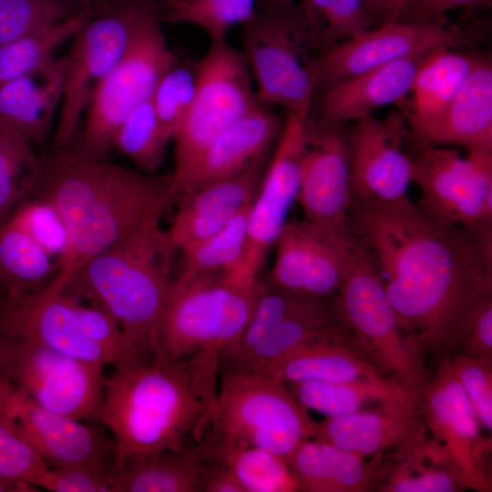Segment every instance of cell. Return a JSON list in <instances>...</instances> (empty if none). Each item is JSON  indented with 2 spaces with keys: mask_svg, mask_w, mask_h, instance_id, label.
Returning a JSON list of instances; mask_svg holds the SVG:
<instances>
[{
  "mask_svg": "<svg viewBox=\"0 0 492 492\" xmlns=\"http://www.w3.org/2000/svg\"><path fill=\"white\" fill-rule=\"evenodd\" d=\"M1 383H2V378H1V376H0V386H1Z\"/></svg>",
  "mask_w": 492,
  "mask_h": 492,
  "instance_id": "cell-57",
  "label": "cell"
},
{
  "mask_svg": "<svg viewBox=\"0 0 492 492\" xmlns=\"http://www.w3.org/2000/svg\"><path fill=\"white\" fill-rule=\"evenodd\" d=\"M33 193L49 200L66 224L69 244L56 273L68 282L93 257L159 224L173 202L170 175L136 171L68 147L40 161Z\"/></svg>",
  "mask_w": 492,
  "mask_h": 492,
  "instance_id": "cell-3",
  "label": "cell"
},
{
  "mask_svg": "<svg viewBox=\"0 0 492 492\" xmlns=\"http://www.w3.org/2000/svg\"><path fill=\"white\" fill-rule=\"evenodd\" d=\"M207 462L201 443L128 459L118 469V492H199Z\"/></svg>",
  "mask_w": 492,
  "mask_h": 492,
  "instance_id": "cell-30",
  "label": "cell"
},
{
  "mask_svg": "<svg viewBox=\"0 0 492 492\" xmlns=\"http://www.w3.org/2000/svg\"><path fill=\"white\" fill-rule=\"evenodd\" d=\"M215 405L203 441L253 446L285 461L317 422L286 384L267 373L240 365H220Z\"/></svg>",
  "mask_w": 492,
  "mask_h": 492,
  "instance_id": "cell-7",
  "label": "cell"
},
{
  "mask_svg": "<svg viewBox=\"0 0 492 492\" xmlns=\"http://www.w3.org/2000/svg\"><path fill=\"white\" fill-rule=\"evenodd\" d=\"M32 142L0 121V223L34 192L40 175V160Z\"/></svg>",
  "mask_w": 492,
  "mask_h": 492,
  "instance_id": "cell-40",
  "label": "cell"
},
{
  "mask_svg": "<svg viewBox=\"0 0 492 492\" xmlns=\"http://www.w3.org/2000/svg\"><path fill=\"white\" fill-rule=\"evenodd\" d=\"M56 273L43 288L0 298V336L30 340L65 355L117 367L139 358L115 320L100 307L85 305Z\"/></svg>",
  "mask_w": 492,
  "mask_h": 492,
  "instance_id": "cell-6",
  "label": "cell"
},
{
  "mask_svg": "<svg viewBox=\"0 0 492 492\" xmlns=\"http://www.w3.org/2000/svg\"><path fill=\"white\" fill-rule=\"evenodd\" d=\"M286 462L299 491L335 492L319 440H304L293 450Z\"/></svg>",
  "mask_w": 492,
  "mask_h": 492,
  "instance_id": "cell-50",
  "label": "cell"
},
{
  "mask_svg": "<svg viewBox=\"0 0 492 492\" xmlns=\"http://www.w3.org/2000/svg\"><path fill=\"white\" fill-rule=\"evenodd\" d=\"M118 476L116 465L48 467L34 487L52 492H118Z\"/></svg>",
  "mask_w": 492,
  "mask_h": 492,
  "instance_id": "cell-47",
  "label": "cell"
},
{
  "mask_svg": "<svg viewBox=\"0 0 492 492\" xmlns=\"http://www.w3.org/2000/svg\"><path fill=\"white\" fill-rule=\"evenodd\" d=\"M299 4L311 47L319 55L373 25L365 0H302Z\"/></svg>",
  "mask_w": 492,
  "mask_h": 492,
  "instance_id": "cell-37",
  "label": "cell"
},
{
  "mask_svg": "<svg viewBox=\"0 0 492 492\" xmlns=\"http://www.w3.org/2000/svg\"><path fill=\"white\" fill-rule=\"evenodd\" d=\"M196 82V63L179 58L163 75L153 93L155 113L172 140L192 104Z\"/></svg>",
  "mask_w": 492,
  "mask_h": 492,
  "instance_id": "cell-44",
  "label": "cell"
},
{
  "mask_svg": "<svg viewBox=\"0 0 492 492\" xmlns=\"http://www.w3.org/2000/svg\"><path fill=\"white\" fill-rule=\"evenodd\" d=\"M261 281L241 266L172 280L161 314V356L179 360L202 352L221 360L237 347L250 320Z\"/></svg>",
  "mask_w": 492,
  "mask_h": 492,
  "instance_id": "cell-5",
  "label": "cell"
},
{
  "mask_svg": "<svg viewBox=\"0 0 492 492\" xmlns=\"http://www.w3.org/2000/svg\"><path fill=\"white\" fill-rule=\"evenodd\" d=\"M307 409L337 417L388 404L419 405L418 398L391 379L350 383L301 382L286 384Z\"/></svg>",
  "mask_w": 492,
  "mask_h": 492,
  "instance_id": "cell-32",
  "label": "cell"
},
{
  "mask_svg": "<svg viewBox=\"0 0 492 492\" xmlns=\"http://www.w3.org/2000/svg\"><path fill=\"white\" fill-rule=\"evenodd\" d=\"M339 326L333 298L329 303L322 307L283 319L240 361L223 364L258 369L333 333Z\"/></svg>",
  "mask_w": 492,
  "mask_h": 492,
  "instance_id": "cell-34",
  "label": "cell"
},
{
  "mask_svg": "<svg viewBox=\"0 0 492 492\" xmlns=\"http://www.w3.org/2000/svg\"><path fill=\"white\" fill-rule=\"evenodd\" d=\"M48 468L41 457L20 437L0 423V477L36 491L35 481Z\"/></svg>",
  "mask_w": 492,
  "mask_h": 492,
  "instance_id": "cell-49",
  "label": "cell"
},
{
  "mask_svg": "<svg viewBox=\"0 0 492 492\" xmlns=\"http://www.w3.org/2000/svg\"><path fill=\"white\" fill-rule=\"evenodd\" d=\"M80 11L76 0H0V45L54 26Z\"/></svg>",
  "mask_w": 492,
  "mask_h": 492,
  "instance_id": "cell-43",
  "label": "cell"
},
{
  "mask_svg": "<svg viewBox=\"0 0 492 492\" xmlns=\"http://www.w3.org/2000/svg\"><path fill=\"white\" fill-rule=\"evenodd\" d=\"M450 361L480 425L491 432L492 359L454 354Z\"/></svg>",
  "mask_w": 492,
  "mask_h": 492,
  "instance_id": "cell-48",
  "label": "cell"
},
{
  "mask_svg": "<svg viewBox=\"0 0 492 492\" xmlns=\"http://www.w3.org/2000/svg\"><path fill=\"white\" fill-rule=\"evenodd\" d=\"M66 56L0 85V121L32 143L46 139L62 97Z\"/></svg>",
  "mask_w": 492,
  "mask_h": 492,
  "instance_id": "cell-28",
  "label": "cell"
},
{
  "mask_svg": "<svg viewBox=\"0 0 492 492\" xmlns=\"http://www.w3.org/2000/svg\"><path fill=\"white\" fill-rule=\"evenodd\" d=\"M454 354L492 359V298L484 301L473 313Z\"/></svg>",
  "mask_w": 492,
  "mask_h": 492,
  "instance_id": "cell-51",
  "label": "cell"
},
{
  "mask_svg": "<svg viewBox=\"0 0 492 492\" xmlns=\"http://www.w3.org/2000/svg\"><path fill=\"white\" fill-rule=\"evenodd\" d=\"M426 433L419 405L388 404L317 422L313 438L366 457L394 452Z\"/></svg>",
  "mask_w": 492,
  "mask_h": 492,
  "instance_id": "cell-23",
  "label": "cell"
},
{
  "mask_svg": "<svg viewBox=\"0 0 492 492\" xmlns=\"http://www.w3.org/2000/svg\"><path fill=\"white\" fill-rule=\"evenodd\" d=\"M81 10H90L97 6L101 0H76Z\"/></svg>",
  "mask_w": 492,
  "mask_h": 492,
  "instance_id": "cell-56",
  "label": "cell"
},
{
  "mask_svg": "<svg viewBox=\"0 0 492 492\" xmlns=\"http://www.w3.org/2000/svg\"><path fill=\"white\" fill-rule=\"evenodd\" d=\"M491 5L492 0H409L397 21L446 26V15L451 10Z\"/></svg>",
  "mask_w": 492,
  "mask_h": 492,
  "instance_id": "cell-52",
  "label": "cell"
},
{
  "mask_svg": "<svg viewBox=\"0 0 492 492\" xmlns=\"http://www.w3.org/2000/svg\"><path fill=\"white\" fill-rule=\"evenodd\" d=\"M425 55L373 67L329 87L320 95L317 122L343 125L385 105L403 104Z\"/></svg>",
  "mask_w": 492,
  "mask_h": 492,
  "instance_id": "cell-25",
  "label": "cell"
},
{
  "mask_svg": "<svg viewBox=\"0 0 492 492\" xmlns=\"http://www.w3.org/2000/svg\"><path fill=\"white\" fill-rule=\"evenodd\" d=\"M349 137L342 125L313 123L301 169L297 200L304 219L341 234L354 236Z\"/></svg>",
  "mask_w": 492,
  "mask_h": 492,
  "instance_id": "cell-21",
  "label": "cell"
},
{
  "mask_svg": "<svg viewBox=\"0 0 492 492\" xmlns=\"http://www.w3.org/2000/svg\"><path fill=\"white\" fill-rule=\"evenodd\" d=\"M412 159L417 205L432 218L467 229L492 226V150L457 151L421 145Z\"/></svg>",
  "mask_w": 492,
  "mask_h": 492,
  "instance_id": "cell-14",
  "label": "cell"
},
{
  "mask_svg": "<svg viewBox=\"0 0 492 492\" xmlns=\"http://www.w3.org/2000/svg\"><path fill=\"white\" fill-rule=\"evenodd\" d=\"M332 298H315L279 287L269 280L261 281L250 320L235 350L220 364L240 361L263 336L283 319L322 307Z\"/></svg>",
  "mask_w": 492,
  "mask_h": 492,
  "instance_id": "cell-39",
  "label": "cell"
},
{
  "mask_svg": "<svg viewBox=\"0 0 492 492\" xmlns=\"http://www.w3.org/2000/svg\"><path fill=\"white\" fill-rule=\"evenodd\" d=\"M0 423L24 440L48 466H114L111 438L33 401L13 384L0 405Z\"/></svg>",
  "mask_w": 492,
  "mask_h": 492,
  "instance_id": "cell-19",
  "label": "cell"
},
{
  "mask_svg": "<svg viewBox=\"0 0 492 492\" xmlns=\"http://www.w3.org/2000/svg\"><path fill=\"white\" fill-rule=\"evenodd\" d=\"M373 25L397 21L409 0H365Z\"/></svg>",
  "mask_w": 492,
  "mask_h": 492,
  "instance_id": "cell-54",
  "label": "cell"
},
{
  "mask_svg": "<svg viewBox=\"0 0 492 492\" xmlns=\"http://www.w3.org/2000/svg\"><path fill=\"white\" fill-rule=\"evenodd\" d=\"M309 116L287 113L272 158L251 201L241 266L258 276L297 200L302 159L309 138Z\"/></svg>",
  "mask_w": 492,
  "mask_h": 492,
  "instance_id": "cell-18",
  "label": "cell"
},
{
  "mask_svg": "<svg viewBox=\"0 0 492 492\" xmlns=\"http://www.w3.org/2000/svg\"><path fill=\"white\" fill-rule=\"evenodd\" d=\"M206 456L224 464L243 492L299 491L287 462L276 454L253 447L202 441Z\"/></svg>",
  "mask_w": 492,
  "mask_h": 492,
  "instance_id": "cell-35",
  "label": "cell"
},
{
  "mask_svg": "<svg viewBox=\"0 0 492 492\" xmlns=\"http://www.w3.org/2000/svg\"><path fill=\"white\" fill-rule=\"evenodd\" d=\"M1 491H26L24 487L10 483L0 477V492Z\"/></svg>",
  "mask_w": 492,
  "mask_h": 492,
  "instance_id": "cell-55",
  "label": "cell"
},
{
  "mask_svg": "<svg viewBox=\"0 0 492 492\" xmlns=\"http://www.w3.org/2000/svg\"><path fill=\"white\" fill-rule=\"evenodd\" d=\"M457 144L468 150H492V64L477 56L449 105L431 144Z\"/></svg>",
  "mask_w": 492,
  "mask_h": 492,
  "instance_id": "cell-29",
  "label": "cell"
},
{
  "mask_svg": "<svg viewBox=\"0 0 492 492\" xmlns=\"http://www.w3.org/2000/svg\"><path fill=\"white\" fill-rule=\"evenodd\" d=\"M282 123L262 105L213 140L178 178L170 179L173 202L193 190L236 175L261 159L277 140Z\"/></svg>",
  "mask_w": 492,
  "mask_h": 492,
  "instance_id": "cell-22",
  "label": "cell"
},
{
  "mask_svg": "<svg viewBox=\"0 0 492 492\" xmlns=\"http://www.w3.org/2000/svg\"><path fill=\"white\" fill-rule=\"evenodd\" d=\"M477 56L441 46L424 56L415 73L404 113L410 134L430 145L449 105L470 72Z\"/></svg>",
  "mask_w": 492,
  "mask_h": 492,
  "instance_id": "cell-26",
  "label": "cell"
},
{
  "mask_svg": "<svg viewBox=\"0 0 492 492\" xmlns=\"http://www.w3.org/2000/svg\"><path fill=\"white\" fill-rule=\"evenodd\" d=\"M410 135L404 113L392 111L383 119L373 115L356 120L349 137L354 200L390 204L407 197L412 183V158L403 144Z\"/></svg>",
  "mask_w": 492,
  "mask_h": 492,
  "instance_id": "cell-20",
  "label": "cell"
},
{
  "mask_svg": "<svg viewBox=\"0 0 492 492\" xmlns=\"http://www.w3.org/2000/svg\"><path fill=\"white\" fill-rule=\"evenodd\" d=\"M160 10L159 2L145 16L124 56L97 87L73 148L79 154L106 159L120 124L152 97L163 75L179 59L164 36Z\"/></svg>",
  "mask_w": 492,
  "mask_h": 492,
  "instance_id": "cell-10",
  "label": "cell"
},
{
  "mask_svg": "<svg viewBox=\"0 0 492 492\" xmlns=\"http://www.w3.org/2000/svg\"><path fill=\"white\" fill-rule=\"evenodd\" d=\"M220 362L214 352L179 360L155 356L105 376L98 421L111 434L118 469L131 457L204 440Z\"/></svg>",
  "mask_w": 492,
  "mask_h": 492,
  "instance_id": "cell-2",
  "label": "cell"
},
{
  "mask_svg": "<svg viewBox=\"0 0 492 492\" xmlns=\"http://www.w3.org/2000/svg\"><path fill=\"white\" fill-rule=\"evenodd\" d=\"M330 478L335 492H365L376 488L384 466V455L366 461L364 456L322 442Z\"/></svg>",
  "mask_w": 492,
  "mask_h": 492,
  "instance_id": "cell-46",
  "label": "cell"
},
{
  "mask_svg": "<svg viewBox=\"0 0 492 492\" xmlns=\"http://www.w3.org/2000/svg\"><path fill=\"white\" fill-rule=\"evenodd\" d=\"M477 39L476 33L456 26L389 22L320 54L312 63L315 96L338 82L373 67L425 55L441 46L459 47Z\"/></svg>",
  "mask_w": 492,
  "mask_h": 492,
  "instance_id": "cell-16",
  "label": "cell"
},
{
  "mask_svg": "<svg viewBox=\"0 0 492 492\" xmlns=\"http://www.w3.org/2000/svg\"><path fill=\"white\" fill-rule=\"evenodd\" d=\"M199 492H243V489L224 464L207 457L200 480Z\"/></svg>",
  "mask_w": 492,
  "mask_h": 492,
  "instance_id": "cell-53",
  "label": "cell"
},
{
  "mask_svg": "<svg viewBox=\"0 0 492 492\" xmlns=\"http://www.w3.org/2000/svg\"><path fill=\"white\" fill-rule=\"evenodd\" d=\"M333 305L337 322L349 332L365 357L418 398L432 374L427 354L402 331L376 269L363 247L333 297Z\"/></svg>",
  "mask_w": 492,
  "mask_h": 492,
  "instance_id": "cell-9",
  "label": "cell"
},
{
  "mask_svg": "<svg viewBox=\"0 0 492 492\" xmlns=\"http://www.w3.org/2000/svg\"><path fill=\"white\" fill-rule=\"evenodd\" d=\"M6 219L26 231L57 262L66 253L69 244L66 224L46 199L26 198Z\"/></svg>",
  "mask_w": 492,
  "mask_h": 492,
  "instance_id": "cell-45",
  "label": "cell"
},
{
  "mask_svg": "<svg viewBox=\"0 0 492 492\" xmlns=\"http://www.w3.org/2000/svg\"><path fill=\"white\" fill-rule=\"evenodd\" d=\"M274 245L276 257L268 280L323 299L335 296L362 251L355 237L305 219L288 220Z\"/></svg>",
  "mask_w": 492,
  "mask_h": 492,
  "instance_id": "cell-17",
  "label": "cell"
},
{
  "mask_svg": "<svg viewBox=\"0 0 492 492\" xmlns=\"http://www.w3.org/2000/svg\"><path fill=\"white\" fill-rule=\"evenodd\" d=\"M241 41L259 101L310 116L315 78L300 4L263 0L261 7L241 25Z\"/></svg>",
  "mask_w": 492,
  "mask_h": 492,
  "instance_id": "cell-8",
  "label": "cell"
},
{
  "mask_svg": "<svg viewBox=\"0 0 492 492\" xmlns=\"http://www.w3.org/2000/svg\"><path fill=\"white\" fill-rule=\"evenodd\" d=\"M103 371L38 343L0 336V374L36 404L71 418L98 421Z\"/></svg>",
  "mask_w": 492,
  "mask_h": 492,
  "instance_id": "cell-13",
  "label": "cell"
},
{
  "mask_svg": "<svg viewBox=\"0 0 492 492\" xmlns=\"http://www.w3.org/2000/svg\"><path fill=\"white\" fill-rule=\"evenodd\" d=\"M351 212L404 333L427 355L451 356L473 313L492 298V226L443 223L409 198L354 200Z\"/></svg>",
  "mask_w": 492,
  "mask_h": 492,
  "instance_id": "cell-1",
  "label": "cell"
},
{
  "mask_svg": "<svg viewBox=\"0 0 492 492\" xmlns=\"http://www.w3.org/2000/svg\"><path fill=\"white\" fill-rule=\"evenodd\" d=\"M177 253L167 231L154 225L87 261L67 290L108 313L139 359L161 356L158 332Z\"/></svg>",
  "mask_w": 492,
  "mask_h": 492,
  "instance_id": "cell-4",
  "label": "cell"
},
{
  "mask_svg": "<svg viewBox=\"0 0 492 492\" xmlns=\"http://www.w3.org/2000/svg\"><path fill=\"white\" fill-rule=\"evenodd\" d=\"M390 454L376 488L383 492H455L465 487L445 451L431 438Z\"/></svg>",
  "mask_w": 492,
  "mask_h": 492,
  "instance_id": "cell-31",
  "label": "cell"
},
{
  "mask_svg": "<svg viewBox=\"0 0 492 492\" xmlns=\"http://www.w3.org/2000/svg\"><path fill=\"white\" fill-rule=\"evenodd\" d=\"M160 18L201 28L210 43L227 40L230 29L242 25L256 10V0H163Z\"/></svg>",
  "mask_w": 492,
  "mask_h": 492,
  "instance_id": "cell-41",
  "label": "cell"
},
{
  "mask_svg": "<svg viewBox=\"0 0 492 492\" xmlns=\"http://www.w3.org/2000/svg\"><path fill=\"white\" fill-rule=\"evenodd\" d=\"M196 90L174 138V170L180 176L222 132L262 104L242 53L228 41L210 43L196 62Z\"/></svg>",
  "mask_w": 492,
  "mask_h": 492,
  "instance_id": "cell-12",
  "label": "cell"
},
{
  "mask_svg": "<svg viewBox=\"0 0 492 492\" xmlns=\"http://www.w3.org/2000/svg\"><path fill=\"white\" fill-rule=\"evenodd\" d=\"M103 1L54 26L0 45V85L26 75L53 56L54 50L98 14Z\"/></svg>",
  "mask_w": 492,
  "mask_h": 492,
  "instance_id": "cell-36",
  "label": "cell"
},
{
  "mask_svg": "<svg viewBox=\"0 0 492 492\" xmlns=\"http://www.w3.org/2000/svg\"><path fill=\"white\" fill-rule=\"evenodd\" d=\"M255 370L273 375L285 384L390 379L365 357L341 324L333 333Z\"/></svg>",
  "mask_w": 492,
  "mask_h": 492,
  "instance_id": "cell-27",
  "label": "cell"
},
{
  "mask_svg": "<svg viewBox=\"0 0 492 492\" xmlns=\"http://www.w3.org/2000/svg\"><path fill=\"white\" fill-rule=\"evenodd\" d=\"M8 219L0 223V287L3 296L27 294L46 286L58 263Z\"/></svg>",
  "mask_w": 492,
  "mask_h": 492,
  "instance_id": "cell-33",
  "label": "cell"
},
{
  "mask_svg": "<svg viewBox=\"0 0 492 492\" xmlns=\"http://www.w3.org/2000/svg\"><path fill=\"white\" fill-rule=\"evenodd\" d=\"M251 201L217 232L179 250V271L174 280H186L199 274L224 272L241 266Z\"/></svg>",
  "mask_w": 492,
  "mask_h": 492,
  "instance_id": "cell-38",
  "label": "cell"
},
{
  "mask_svg": "<svg viewBox=\"0 0 492 492\" xmlns=\"http://www.w3.org/2000/svg\"><path fill=\"white\" fill-rule=\"evenodd\" d=\"M103 8L74 36L66 56L60 112L56 131L59 148L76 136L82 112L97 87L129 48L153 0H102Z\"/></svg>",
  "mask_w": 492,
  "mask_h": 492,
  "instance_id": "cell-11",
  "label": "cell"
},
{
  "mask_svg": "<svg viewBox=\"0 0 492 492\" xmlns=\"http://www.w3.org/2000/svg\"><path fill=\"white\" fill-rule=\"evenodd\" d=\"M170 137L161 127L151 98L136 108L117 129L113 147L145 173L161 166Z\"/></svg>",
  "mask_w": 492,
  "mask_h": 492,
  "instance_id": "cell-42",
  "label": "cell"
},
{
  "mask_svg": "<svg viewBox=\"0 0 492 492\" xmlns=\"http://www.w3.org/2000/svg\"><path fill=\"white\" fill-rule=\"evenodd\" d=\"M266 166L264 157L236 175L180 196L166 231L172 246L179 251L222 229L253 200Z\"/></svg>",
  "mask_w": 492,
  "mask_h": 492,
  "instance_id": "cell-24",
  "label": "cell"
},
{
  "mask_svg": "<svg viewBox=\"0 0 492 492\" xmlns=\"http://www.w3.org/2000/svg\"><path fill=\"white\" fill-rule=\"evenodd\" d=\"M418 400L431 439L445 451L465 487L489 491L491 438L482 436L481 425L450 356L437 360Z\"/></svg>",
  "mask_w": 492,
  "mask_h": 492,
  "instance_id": "cell-15",
  "label": "cell"
}]
</instances>
